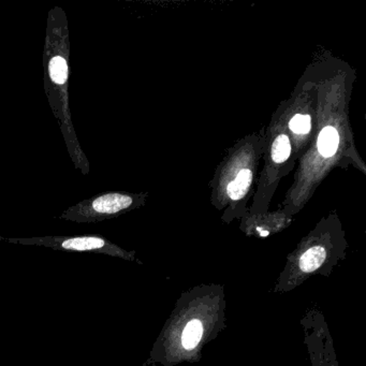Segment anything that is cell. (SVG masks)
<instances>
[{
	"label": "cell",
	"mask_w": 366,
	"mask_h": 366,
	"mask_svg": "<svg viewBox=\"0 0 366 366\" xmlns=\"http://www.w3.org/2000/svg\"><path fill=\"white\" fill-rule=\"evenodd\" d=\"M43 70L45 95L62 131L70 159L76 170L87 175L91 171L89 161L74 130L70 110V32L62 8L53 7L47 14Z\"/></svg>",
	"instance_id": "6da1fadb"
},
{
	"label": "cell",
	"mask_w": 366,
	"mask_h": 366,
	"mask_svg": "<svg viewBox=\"0 0 366 366\" xmlns=\"http://www.w3.org/2000/svg\"><path fill=\"white\" fill-rule=\"evenodd\" d=\"M141 197L126 192H108L96 194L65 211L60 218L78 224H93L119 216L138 207Z\"/></svg>",
	"instance_id": "7a4b0ae2"
},
{
	"label": "cell",
	"mask_w": 366,
	"mask_h": 366,
	"mask_svg": "<svg viewBox=\"0 0 366 366\" xmlns=\"http://www.w3.org/2000/svg\"><path fill=\"white\" fill-rule=\"evenodd\" d=\"M10 243L21 245L45 246L57 251H81V253H97L110 256L127 257V253L118 249L104 236L99 234L74 236H41L30 238H1Z\"/></svg>",
	"instance_id": "3957f363"
},
{
	"label": "cell",
	"mask_w": 366,
	"mask_h": 366,
	"mask_svg": "<svg viewBox=\"0 0 366 366\" xmlns=\"http://www.w3.org/2000/svg\"><path fill=\"white\" fill-rule=\"evenodd\" d=\"M253 177V172H251V170H241L233 180L229 183V197L231 198L234 201L245 197L247 192H249V188H251Z\"/></svg>",
	"instance_id": "277c9868"
},
{
	"label": "cell",
	"mask_w": 366,
	"mask_h": 366,
	"mask_svg": "<svg viewBox=\"0 0 366 366\" xmlns=\"http://www.w3.org/2000/svg\"><path fill=\"white\" fill-rule=\"evenodd\" d=\"M339 144V135L334 127H325L318 138V150L323 157H332L337 152Z\"/></svg>",
	"instance_id": "5b68a950"
},
{
	"label": "cell",
	"mask_w": 366,
	"mask_h": 366,
	"mask_svg": "<svg viewBox=\"0 0 366 366\" xmlns=\"http://www.w3.org/2000/svg\"><path fill=\"white\" fill-rule=\"evenodd\" d=\"M327 251L322 246H314L305 251L300 258V268L304 273H312L325 262Z\"/></svg>",
	"instance_id": "8992f818"
},
{
	"label": "cell",
	"mask_w": 366,
	"mask_h": 366,
	"mask_svg": "<svg viewBox=\"0 0 366 366\" xmlns=\"http://www.w3.org/2000/svg\"><path fill=\"white\" fill-rule=\"evenodd\" d=\"M202 335H203V325L200 320L194 319L188 322L183 331V347L187 350L196 348L201 341Z\"/></svg>",
	"instance_id": "52a82bcc"
},
{
	"label": "cell",
	"mask_w": 366,
	"mask_h": 366,
	"mask_svg": "<svg viewBox=\"0 0 366 366\" xmlns=\"http://www.w3.org/2000/svg\"><path fill=\"white\" fill-rule=\"evenodd\" d=\"M291 152L290 140L286 135H278L272 146V159L274 163H283L289 158Z\"/></svg>",
	"instance_id": "ba28073f"
},
{
	"label": "cell",
	"mask_w": 366,
	"mask_h": 366,
	"mask_svg": "<svg viewBox=\"0 0 366 366\" xmlns=\"http://www.w3.org/2000/svg\"><path fill=\"white\" fill-rule=\"evenodd\" d=\"M289 128L293 133L297 135H306L310 130V115L304 114H297L291 118L289 123Z\"/></svg>",
	"instance_id": "9c48e42d"
},
{
	"label": "cell",
	"mask_w": 366,
	"mask_h": 366,
	"mask_svg": "<svg viewBox=\"0 0 366 366\" xmlns=\"http://www.w3.org/2000/svg\"><path fill=\"white\" fill-rule=\"evenodd\" d=\"M268 232H262V233H261V236H268Z\"/></svg>",
	"instance_id": "30bf717a"
}]
</instances>
